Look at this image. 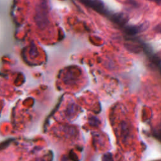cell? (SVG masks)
<instances>
[{"mask_svg":"<svg viewBox=\"0 0 161 161\" xmlns=\"http://www.w3.org/2000/svg\"><path fill=\"white\" fill-rule=\"evenodd\" d=\"M86 4L99 13H103L104 11V4L100 0H89Z\"/></svg>","mask_w":161,"mask_h":161,"instance_id":"6da1fadb","label":"cell"},{"mask_svg":"<svg viewBox=\"0 0 161 161\" xmlns=\"http://www.w3.org/2000/svg\"><path fill=\"white\" fill-rule=\"evenodd\" d=\"M145 24H143L140 26H131L126 28L125 31L129 35H135L141 31L142 30H144L146 28Z\"/></svg>","mask_w":161,"mask_h":161,"instance_id":"7a4b0ae2","label":"cell"},{"mask_svg":"<svg viewBox=\"0 0 161 161\" xmlns=\"http://www.w3.org/2000/svg\"><path fill=\"white\" fill-rule=\"evenodd\" d=\"M126 16L123 14H116L113 16V19L118 23H124L126 21Z\"/></svg>","mask_w":161,"mask_h":161,"instance_id":"3957f363","label":"cell"},{"mask_svg":"<svg viewBox=\"0 0 161 161\" xmlns=\"http://www.w3.org/2000/svg\"><path fill=\"white\" fill-rule=\"evenodd\" d=\"M148 1H153L157 3L158 4H161V0H148Z\"/></svg>","mask_w":161,"mask_h":161,"instance_id":"277c9868","label":"cell"}]
</instances>
